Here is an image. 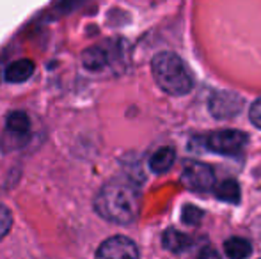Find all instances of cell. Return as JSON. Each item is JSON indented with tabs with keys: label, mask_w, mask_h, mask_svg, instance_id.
Returning <instances> with one entry per match:
<instances>
[{
	"label": "cell",
	"mask_w": 261,
	"mask_h": 259,
	"mask_svg": "<svg viewBox=\"0 0 261 259\" xmlns=\"http://www.w3.org/2000/svg\"><path fill=\"white\" fill-rule=\"evenodd\" d=\"M94 211L103 220L128 225L137 220L141 211L139 188L128 180H112L100 188L94 197Z\"/></svg>",
	"instance_id": "obj_1"
},
{
	"label": "cell",
	"mask_w": 261,
	"mask_h": 259,
	"mask_svg": "<svg viewBox=\"0 0 261 259\" xmlns=\"http://www.w3.org/2000/svg\"><path fill=\"white\" fill-rule=\"evenodd\" d=\"M153 78L164 93L171 96H183L190 93L194 85L192 75L181 61V57L172 52H160L151 61Z\"/></svg>",
	"instance_id": "obj_2"
},
{
	"label": "cell",
	"mask_w": 261,
	"mask_h": 259,
	"mask_svg": "<svg viewBox=\"0 0 261 259\" xmlns=\"http://www.w3.org/2000/svg\"><path fill=\"white\" fill-rule=\"evenodd\" d=\"M203 149L219 155L233 156L238 155L247 144V135L240 130H219L212 131L208 135H203L199 138Z\"/></svg>",
	"instance_id": "obj_3"
},
{
	"label": "cell",
	"mask_w": 261,
	"mask_h": 259,
	"mask_svg": "<svg viewBox=\"0 0 261 259\" xmlns=\"http://www.w3.org/2000/svg\"><path fill=\"white\" fill-rule=\"evenodd\" d=\"M181 181L192 192H208L215 187V172L208 163L189 162L183 167Z\"/></svg>",
	"instance_id": "obj_4"
},
{
	"label": "cell",
	"mask_w": 261,
	"mask_h": 259,
	"mask_svg": "<svg viewBox=\"0 0 261 259\" xmlns=\"http://www.w3.org/2000/svg\"><path fill=\"white\" fill-rule=\"evenodd\" d=\"M210 114L215 119H231L238 116L244 108V100L237 93L231 91H219L210 98Z\"/></svg>",
	"instance_id": "obj_5"
},
{
	"label": "cell",
	"mask_w": 261,
	"mask_h": 259,
	"mask_svg": "<svg viewBox=\"0 0 261 259\" xmlns=\"http://www.w3.org/2000/svg\"><path fill=\"white\" fill-rule=\"evenodd\" d=\"M96 257L101 259H137L139 249L135 245L134 240L126 238V236H110L105 240L96 250Z\"/></svg>",
	"instance_id": "obj_6"
},
{
	"label": "cell",
	"mask_w": 261,
	"mask_h": 259,
	"mask_svg": "<svg viewBox=\"0 0 261 259\" xmlns=\"http://www.w3.org/2000/svg\"><path fill=\"white\" fill-rule=\"evenodd\" d=\"M110 63H112V57H110L109 48L105 46H91L82 53V66L87 71L100 73L105 68H109Z\"/></svg>",
	"instance_id": "obj_7"
},
{
	"label": "cell",
	"mask_w": 261,
	"mask_h": 259,
	"mask_svg": "<svg viewBox=\"0 0 261 259\" xmlns=\"http://www.w3.org/2000/svg\"><path fill=\"white\" fill-rule=\"evenodd\" d=\"M6 133L13 138L23 140L31 133V118L23 110H14L6 118Z\"/></svg>",
	"instance_id": "obj_8"
},
{
	"label": "cell",
	"mask_w": 261,
	"mask_h": 259,
	"mask_svg": "<svg viewBox=\"0 0 261 259\" xmlns=\"http://www.w3.org/2000/svg\"><path fill=\"white\" fill-rule=\"evenodd\" d=\"M162 245H164L165 250L172 254H183L192 247V238L185 233L178 231V229L169 227L162 235Z\"/></svg>",
	"instance_id": "obj_9"
},
{
	"label": "cell",
	"mask_w": 261,
	"mask_h": 259,
	"mask_svg": "<svg viewBox=\"0 0 261 259\" xmlns=\"http://www.w3.org/2000/svg\"><path fill=\"white\" fill-rule=\"evenodd\" d=\"M32 73H34V63H32V61L18 59L7 66L4 76H6V80L11 83H23L31 78Z\"/></svg>",
	"instance_id": "obj_10"
},
{
	"label": "cell",
	"mask_w": 261,
	"mask_h": 259,
	"mask_svg": "<svg viewBox=\"0 0 261 259\" xmlns=\"http://www.w3.org/2000/svg\"><path fill=\"white\" fill-rule=\"evenodd\" d=\"M176 160V151L169 146L160 148L158 151H155L149 158V169L155 174H164L167 170H171V167L174 165Z\"/></svg>",
	"instance_id": "obj_11"
},
{
	"label": "cell",
	"mask_w": 261,
	"mask_h": 259,
	"mask_svg": "<svg viewBox=\"0 0 261 259\" xmlns=\"http://www.w3.org/2000/svg\"><path fill=\"white\" fill-rule=\"evenodd\" d=\"M224 252H226L227 257L242 259V257L251 256V254H252V247H251V243H249L247 240L234 236V238L226 240V243H224Z\"/></svg>",
	"instance_id": "obj_12"
},
{
	"label": "cell",
	"mask_w": 261,
	"mask_h": 259,
	"mask_svg": "<svg viewBox=\"0 0 261 259\" xmlns=\"http://www.w3.org/2000/svg\"><path fill=\"white\" fill-rule=\"evenodd\" d=\"M215 195L219 197L220 200H224V203H240V187H238V183L234 180H224L222 183L217 187V192Z\"/></svg>",
	"instance_id": "obj_13"
},
{
	"label": "cell",
	"mask_w": 261,
	"mask_h": 259,
	"mask_svg": "<svg viewBox=\"0 0 261 259\" xmlns=\"http://www.w3.org/2000/svg\"><path fill=\"white\" fill-rule=\"evenodd\" d=\"M11 227H13V215H11L9 208L0 204V242L9 235Z\"/></svg>",
	"instance_id": "obj_14"
},
{
	"label": "cell",
	"mask_w": 261,
	"mask_h": 259,
	"mask_svg": "<svg viewBox=\"0 0 261 259\" xmlns=\"http://www.w3.org/2000/svg\"><path fill=\"white\" fill-rule=\"evenodd\" d=\"M181 220L189 225H199L203 220V211L196 206H185L181 211Z\"/></svg>",
	"instance_id": "obj_15"
},
{
	"label": "cell",
	"mask_w": 261,
	"mask_h": 259,
	"mask_svg": "<svg viewBox=\"0 0 261 259\" xmlns=\"http://www.w3.org/2000/svg\"><path fill=\"white\" fill-rule=\"evenodd\" d=\"M249 118H251V123L256 126V128H261V98H258V100L251 105Z\"/></svg>",
	"instance_id": "obj_16"
},
{
	"label": "cell",
	"mask_w": 261,
	"mask_h": 259,
	"mask_svg": "<svg viewBox=\"0 0 261 259\" xmlns=\"http://www.w3.org/2000/svg\"><path fill=\"white\" fill-rule=\"evenodd\" d=\"M201 256H212V257H219V254L215 252V250H206V252H201Z\"/></svg>",
	"instance_id": "obj_17"
}]
</instances>
